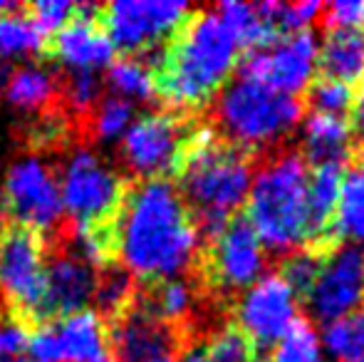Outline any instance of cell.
I'll return each instance as SVG.
<instances>
[{
  "label": "cell",
  "mask_w": 364,
  "mask_h": 362,
  "mask_svg": "<svg viewBox=\"0 0 364 362\" xmlns=\"http://www.w3.org/2000/svg\"><path fill=\"white\" fill-rule=\"evenodd\" d=\"M114 261L136 280L181 278L201 253V236L168 179H144L127 186L112 223Z\"/></svg>",
  "instance_id": "1"
},
{
  "label": "cell",
  "mask_w": 364,
  "mask_h": 362,
  "mask_svg": "<svg viewBox=\"0 0 364 362\" xmlns=\"http://www.w3.org/2000/svg\"><path fill=\"white\" fill-rule=\"evenodd\" d=\"M238 53V43L216 10L191 13L154 63L156 95L173 110L203 105L228 82Z\"/></svg>",
  "instance_id": "2"
},
{
  "label": "cell",
  "mask_w": 364,
  "mask_h": 362,
  "mask_svg": "<svg viewBox=\"0 0 364 362\" xmlns=\"http://www.w3.org/2000/svg\"><path fill=\"white\" fill-rule=\"evenodd\" d=\"M176 174V188L198 236L211 241L248 198L253 164L245 151L216 139L211 129H203L191 134Z\"/></svg>",
  "instance_id": "3"
},
{
  "label": "cell",
  "mask_w": 364,
  "mask_h": 362,
  "mask_svg": "<svg viewBox=\"0 0 364 362\" xmlns=\"http://www.w3.org/2000/svg\"><path fill=\"white\" fill-rule=\"evenodd\" d=\"M307 176L310 171L297 151L273 156L253 174L245 221L265 253L290 256L307 243Z\"/></svg>",
  "instance_id": "4"
},
{
  "label": "cell",
  "mask_w": 364,
  "mask_h": 362,
  "mask_svg": "<svg viewBox=\"0 0 364 362\" xmlns=\"http://www.w3.org/2000/svg\"><path fill=\"white\" fill-rule=\"evenodd\" d=\"M213 122L225 144L240 151L268 149L300 127L302 102L238 75L218 90Z\"/></svg>",
  "instance_id": "5"
},
{
  "label": "cell",
  "mask_w": 364,
  "mask_h": 362,
  "mask_svg": "<svg viewBox=\"0 0 364 362\" xmlns=\"http://www.w3.org/2000/svg\"><path fill=\"white\" fill-rule=\"evenodd\" d=\"M48 241L33 228L8 223L0 228V298L5 315L33 330L43 325Z\"/></svg>",
  "instance_id": "6"
},
{
  "label": "cell",
  "mask_w": 364,
  "mask_h": 362,
  "mask_svg": "<svg viewBox=\"0 0 364 362\" xmlns=\"http://www.w3.org/2000/svg\"><path fill=\"white\" fill-rule=\"evenodd\" d=\"M191 8L181 0H117L97 8V23L112 48L127 55L156 53L186 23Z\"/></svg>",
  "instance_id": "7"
},
{
  "label": "cell",
  "mask_w": 364,
  "mask_h": 362,
  "mask_svg": "<svg viewBox=\"0 0 364 362\" xmlns=\"http://www.w3.org/2000/svg\"><path fill=\"white\" fill-rule=\"evenodd\" d=\"M127 186L129 183L95 151L77 149L60 181L63 208H68L73 216V226H107L114 223Z\"/></svg>",
  "instance_id": "8"
},
{
  "label": "cell",
  "mask_w": 364,
  "mask_h": 362,
  "mask_svg": "<svg viewBox=\"0 0 364 362\" xmlns=\"http://www.w3.org/2000/svg\"><path fill=\"white\" fill-rule=\"evenodd\" d=\"M188 139L191 129L178 115L149 112L132 122L122 137V161L139 181L166 179L178 171Z\"/></svg>",
  "instance_id": "9"
},
{
  "label": "cell",
  "mask_w": 364,
  "mask_h": 362,
  "mask_svg": "<svg viewBox=\"0 0 364 362\" xmlns=\"http://www.w3.org/2000/svg\"><path fill=\"white\" fill-rule=\"evenodd\" d=\"M317 55H320V43L315 33L312 30L295 33L245 53L240 63V78L253 80L280 95L295 97L315 80Z\"/></svg>",
  "instance_id": "10"
},
{
  "label": "cell",
  "mask_w": 364,
  "mask_h": 362,
  "mask_svg": "<svg viewBox=\"0 0 364 362\" xmlns=\"http://www.w3.org/2000/svg\"><path fill=\"white\" fill-rule=\"evenodd\" d=\"M235 318L255 353L270 350L300 320V300L283 275L265 273L240 293Z\"/></svg>",
  "instance_id": "11"
},
{
  "label": "cell",
  "mask_w": 364,
  "mask_h": 362,
  "mask_svg": "<svg viewBox=\"0 0 364 362\" xmlns=\"http://www.w3.org/2000/svg\"><path fill=\"white\" fill-rule=\"evenodd\" d=\"M0 191L8 206V216H13L18 226L33 228L43 236L60 226L65 211L60 181L43 159L23 156L13 161Z\"/></svg>",
  "instance_id": "12"
},
{
  "label": "cell",
  "mask_w": 364,
  "mask_h": 362,
  "mask_svg": "<svg viewBox=\"0 0 364 362\" xmlns=\"http://www.w3.org/2000/svg\"><path fill=\"white\" fill-rule=\"evenodd\" d=\"M25 350L30 362H102L112 355L105 320L92 310L33 328Z\"/></svg>",
  "instance_id": "13"
},
{
  "label": "cell",
  "mask_w": 364,
  "mask_h": 362,
  "mask_svg": "<svg viewBox=\"0 0 364 362\" xmlns=\"http://www.w3.org/2000/svg\"><path fill=\"white\" fill-rule=\"evenodd\" d=\"M307 310L312 318L330 325L360 310L364 305L362 251L357 246L335 248L322 261L312 288L307 290Z\"/></svg>",
  "instance_id": "14"
},
{
  "label": "cell",
  "mask_w": 364,
  "mask_h": 362,
  "mask_svg": "<svg viewBox=\"0 0 364 362\" xmlns=\"http://www.w3.org/2000/svg\"><path fill=\"white\" fill-rule=\"evenodd\" d=\"M265 266L268 253L245 218H230L223 231L211 238L208 273L213 283L228 293H243L250 288L260 275H265Z\"/></svg>",
  "instance_id": "15"
},
{
  "label": "cell",
  "mask_w": 364,
  "mask_h": 362,
  "mask_svg": "<svg viewBox=\"0 0 364 362\" xmlns=\"http://www.w3.org/2000/svg\"><path fill=\"white\" fill-rule=\"evenodd\" d=\"M105 325L114 362H164L173 358L181 345L178 328L159 320L136 303Z\"/></svg>",
  "instance_id": "16"
},
{
  "label": "cell",
  "mask_w": 364,
  "mask_h": 362,
  "mask_svg": "<svg viewBox=\"0 0 364 362\" xmlns=\"http://www.w3.org/2000/svg\"><path fill=\"white\" fill-rule=\"evenodd\" d=\"M58 248L48 261L45 271V300H43V323L65 318V315L82 313L85 305L95 295L97 271L58 236Z\"/></svg>",
  "instance_id": "17"
},
{
  "label": "cell",
  "mask_w": 364,
  "mask_h": 362,
  "mask_svg": "<svg viewBox=\"0 0 364 362\" xmlns=\"http://www.w3.org/2000/svg\"><path fill=\"white\" fill-rule=\"evenodd\" d=\"M97 8L100 5H77V15L48 40L45 53L70 70L85 73H97L100 68L112 65L114 48L97 23Z\"/></svg>",
  "instance_id": "18"
},
{
  "label": "cell",
  "mask_w": 364,
  "mask_h": 362,
  "mask_svg": "<svg viewBox=\"0 0 364 362\" xmlns=\"http://www.w3.org/2000/svg\"><path fill=\"white\" fill-rule=\"evenodd\" d=\"M352 139L355 132L347 117H330V115H315L300 122V147L302 159L312 161L315 166L325 164H340L350 156Z\"/></svg>",
  "instance_id": "19"
},
{
  "label": "cell",
  "mask_w": 364,
  "mask_h": 362,
  "mask_svg": "<svg viewBox=\"0 0 364 362\" xmlns=\"http://www.w3.org/2000/svg\"><path fill=\"white\" fill-rule=\"evenodd\" d=\"M342 174L340 164H325L315 166L307 176V241L322 243L335 231L332 223L340 203Z\"/></svg>",
  "instance_id": "20"
},
{
  "label": "cell",
  "mask_w": 364,
  "mask_h": 362,
  "mask_svg": "<svg viewBox=\"0 0 364 362\" xmlns=\"http://www.w3.org/2000/svg\"><path fill=\"white\" fill-rule=\"evenodd\" d=\"M134 303L149 310L151 315H156L159 320H164V323L176 328L178 323H186V320H191V315L196 313L198 293L191 280L168 278V280L149 283L144 290L136 293Z\"/></svg>",
  "instance_id": "21"
},
{
  "label": "cell",
  "mask_w": 364,
  "mask_h": 362,
  "mask_svg": "<svg viewBox=\"0 0 364 362\" xmlns=\"http://www.w3.org/2000/svg\"><path fill=\"white\" fill-rule=\"evenodd\" d=\"M325 78L355 85L364 80V33L362 30H332L317 55Z\"/></svg>",
  "instance_id": "22"
},
{
  "label": "cell",
  "mask_w": 364,
  "mask_h": 362,
  "mask_svg": "<svg viewBox=\"0 0 364 362\" xmlns=\"http://www.w3.org/2000/svg\"><path fill=\"white\" fill-rule=\"evenodd\" d=\"M5 100L23 112H48L58 100V80L40 65H25L10 73Z\"/></svg>",
  "instance_id": "23"
},
{
  "label": "cell",
  "mask_w": 364,
  "mask_h": 362,
  "mask_svg": "<svg viewBox=\"0 0 364 362\" xmlns=\"http://www.w3.org/2000/svg\"><path fill=\"white\" fill-rule=\"evenodd\" d=\"M335 233L355 243H364V159L355 161L342 174L340 203L335 211Z\"/></svg>",
  "instance_id": "24"
},
{
  "label": "cell",
  "mask_w": 364,
  "mask_h": 362,
  "mask_svg": "<svg viewBox=\"0 0 364 362\" xmlns=\"http://www.w3.org/2000/svg\"><path fill=\"white\" fill-rule=\"evenodd\" d=\"M139 285L136 278L127 268H122L119 263H109L102 271H97V283H95V295L92 300L97 303L100 318L105 323L114 320L119 313H124L132 303L136 300Z\"/></svg>",
  "instance_id": "25"
},
{
  "label": "cell",
  "mask_w": 364,
  "mask_h": 362,
  "mask_svg": "<svg viewBox=\"0 0 364 362\" xmlns=\"http://www.w3.org/2000/svg\"><path fill=\"white\" fill-rule=\"evenodd\" d=\"M107 82L112 85L117 97H124L127 102H151L156 97L154 70L141 58L124 55L119 60H112Z\"/></svg>",
  "instance_id": "26"
},
{
  "label": "cell",
  "mask_w": 364,
  "mask_h": 362,
  "mask_svg": "<svg viewBox=\"0 0 364 362\" xmlns=\"http://www.w3.org/2000/svg\"><path fill=\"white\" fill-rule=\"evenodd\" d=\"M213 10H216V15L223 20L225 28L230 30V35L235 38L238 48L245 50V53L273 43V38H270V33L265 30L255 5L238 3V0H225V3L216 5Z\"/></svg>",
  "instance_id": "27"
},
{
  "label": "cell",
  "mask_w": 364,
  "mask_h": 362,
  "mask_svg": "<svg viewBox=\"0 0 364 362\" xmlns=\"http://www.w3.org/2000/svg\"><path fill=\"white\" fill-rule=\"evenodd\" d=\"M320 340L335 362H364V305L347 318L325 325Z\"/></svg>",
  "instance_id": "28"
},
{
  "label": "cell",
  "mask_w": 364,
  "mask_h": 362,
  "mask_svg": "<svg viewBox=\"0 0 364 362\" xmlns=\"http://www.w3.org/2000/svg\"><path fill=\"white\" fill-rule=\"evenodd\" d=\"M20 13L0 15V60L10 58H28V55L45 53V35L35 28V23Z\"/></svg>",
  "instance_id": "29"
},
{
  "label": "cell",
  "mask_w": 364,
  "mask_h": 362,
  "mask_svg": "<svg viewBox=\"0 0 364 362\" xmlns=\"http://www.w3.org/2000/svg\"><path fill=\"white\" fill-rule=\"evenodd\" d=\"M270 362H325L320 333L307 320H297L273 348Z\"/></svg>",
  "instance_id": "30"
},
{
  "label": "cell",
  "mask_w": 364,
  "mask_h": 362,
  "mask_svg": "<svg viewBox=\"0 0 364 362\" xmlns=\"http://www.w3.org/2000/svg\"><path fill=\"white\" fill-rule=\"evenodd\" d=\"M102 95V82L97 78V73H85V70H70L68 75H63V80H58V97L65 100L70 115L75 117H87L95 112V107L100 105Z\"/></svg>",
  "instance_id": "31"
},
{
  "label": "cell",
  "mask_w": 364,
  "mask_h": 362,
  "mask_svg": "<svg viewBox=\"0 0 364 362\" xmlns=\"http://www.w3.org/2000/svg\"><path fill=\"white\" fill-rule=\"evenodd\" d=\"M92 122V134L100 142H114L124 137L129 124L134 122V105L127 102L124 97L109 95L100 100L95 112L90 115Z\"/></svg>",
  "instance_id": "32"
},
{
  "label": "cell",
  "mask_w": 364,
  "mask_h": 362,
  "mask_svg": "<svg viewBox=\"0 0 364 362\" xmlns=\"http://www.w3.org/2000/svg\"><path fill=\"white\" fill-rule=\"evenodd\" d=\"M307 102H310L315 115L345 117L355 105V90L340 80L322 78L307 87Z\"/></svg>",
  "instance_id": "33"
},
{
  "label": "cell",
  "mask_w": 364,
  "mask_h": 362,
  "mask_svg": "<svg viewBox=\"0 0 364 362\" xmlns=\"http://www.w3.org/2000/svg\"><path fill=\"white\" fill-rule=\"evenodd\" d=\"M255 348L238 328H223L206 345L208 362H255Z\"/></svg>",
  "instance_id": "34"
},
{
  "label": "cell",
  "mask_w": 364,
  "mask_h": 362,
  "mask_svg": "<svg viewBox=\"0 0 364 362\" xmlns=\"http://www.w3.org/2000/svg\"><path fill=\"white\" fill-rule=\"evenodd\" d=\"M25 13L35 23V28L45 35L53 38L58 30H63L65 25L77 15L75 3H65V0H40V3L25 5Z\"/></svg>",
  "instance_id": "35"
},
{
  "label": "cell",
  "mask_w": 364,
  "mask_h": 362,
  "mask_svg": "<svg viewBox=\"0 0 364 362\" xmlns=\"http://www.w3.org/2000/svg\"><path fill=\"white\" fill-rule=\"evenodd\" d=\"M320 266H322V258L317 256L315 251H307V248H302V251H295L288 256V261H285L283 266V278L288 280V285L292 290H295L297 295H307V290L312 288V283H315L317 273H320Z\"/></svg>",
  "instance_id": "36"
},
{
  "label": "cell",
  "mask_w": 364,
  "mask_h": 362,
  "mask_svg": "<svg viewBox=\"0 0 364 362\" xmlns=\"http://www.w3.org/2000/svg\"><path fill=\"white\" fill-rule=\"evenodd\" d=\"M322 20L327 33L332 30H362L364 28V3L362 0H337L325 5Z\"/></svg>",
  "instance_id": "37"
},
{
  "label": "cell",
  "mask_w": 364,
  "mask_h": 362,
  "mask_svg": "<svg viewBox=\"0 0 364 362\" xmlns=\"http://www.w3.org/2000/svg\"><path fill=\"white\" fill-rule=\"evenodd\" d=\"M352 112H355L352 132H357V134H360V139L364 142V82H362V90L355 95V105H352Z\"/></svg>",
  "instance_id": "38"
},
{
  "label": "cell",
  "mask_w": 364,
  "mask_h": 362,
  "mask_svg": "<svg viewBox=\"0 0 364 362\" xmlns=\"http://www.w3.org/2000/svg\"><path fill=\"white\" fill-rule=\"evenodd\" d=\"M176 362H208L206 348H201V345H191V348H183L181 353L176 355Z\"/></svg>",
  "instance_id": "39"
},
{
  "label": "cell",
  "mask_w": 364,
  "mask_h": 362,
  "mask_svg": "<svg viewBox=\"0 0 364 362\" xmlns=\"http://www.w3.org/2000/svg\"><path fill=\"white\" fill-rule=\"evenodd\" d=\"M10 78V65L5 60H0V92H5V85H8Z\"/></svg>",
  "instance_id": "40"
},
{
  "label": "cell",
  "mask_w": 364,
  "mask_h": 362,
  "mask_svg": "<svg viewBox=\"0 0 364 362\" xmlns=\"http://www.w3.org/2000/svg\"><path fill=\"white\" fill-rule=\"evenodd\" d=\"M362 273H364V253H362Z\"/></svg>",
  "instance_id": "41"
},
{
  "label": "cell",
  "mask_w": 364,
  "mask_h": 362,
  "mask_svg": "<svg viewBox=\"0 0 364 362\" xmlns=\"http://www.w3.org/2000/svg\"><path fill=\"white\" fill-rule=\"evenodd\" d=\"M20 362H28V360H20Z\"/></svg>",
  "instance_id": "42"
}]
</instances>
